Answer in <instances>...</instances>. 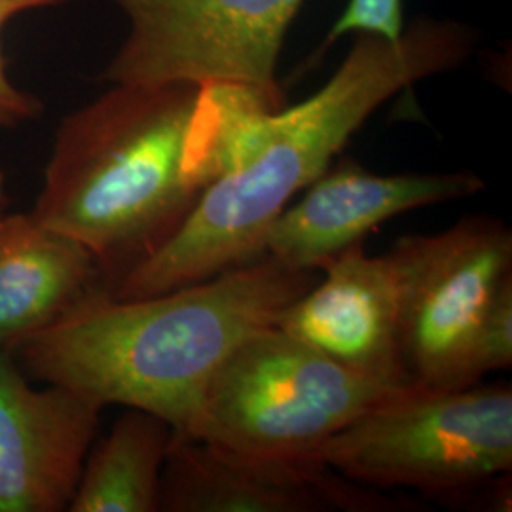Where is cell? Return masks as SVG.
Returning <instances> with one entry per match:
<instances>
[{
  "instance_id": "obj_1",
  "label": "cell",
  "mask_w": 512,
  "mask_h": 512,
  "mask_svg": "<svg viewBox=\"0 0 512 512\" xmlns=\"http://www.w3.org/2000/svg\"><path fill=\"white\" fill-rule=\"evenodd\" d=\"M315 283L313 270L260 256L165 293L118 298L99 287L10 353L42 384L143 410L188 435L232 351Z\"/></svg>"
},
{
  "instance_id": "obj_2",
  "label": "cell",
  "mask_w": 512,
  "mask_h": 512,
  "mask_svg": "<svg viewBox=\"0 0 512 512\" xmlns=\"http://www.w3.org/2000/svg\"><path fill=\"white\" fill-rule=\"evenodd\" d=\"M473 44L467 27L444 19H418L397 42L357 37L319 92L260 118L243 160L209 184L181 228L109 293H165L260 258L268 226L329 169L366 118L404 88L458 67Z\"/></svg>"
},
{
  "instance_id": "obj_3",
  "label": "cell",
  "mask_w": 512,
  "mask_h": 512,
  "mask_svg": "<svg viewBox=\"0 0 512 512\" xmlns=\"http://www.w3.org/2000/svg\"><path fill=\"white\" fill-rule=\"evenodd\" d=\"M110 86L59 124L31 211L92 253L109 291L181 228L209 186L200 86Z\"/></svg>"
},
{
  "instance_id": "obj_4",
  "label": "cell",
  "mask_w": 512,
  "mask_h": 512,
  "mask_svg": "<svg viewBox=\"0 0 512 512\" xmlns=\"http://www.w3.org/2000/svg\"><path fill=\"white\" fill-rule=\"evenodd\" d=\"M319 461L368 488L448 497L512 471L511 385H408L351 421Z\"/></svg>"
},
{
  "instance_id": "obj_5",
  "label": "cell",
  "mask_w": 512,
  "mask_h": 512,
  "mask_svg": "<svg viewBox=\"0 0 512 512\" xmlns=\"http://www.w3.org/2000/svg\"><path fill=\"white\" fill-rule=\"evenodd\" d=\"M399 389L351 372L272 325L220 366L186 437L253 458L321 463L319 452L336 433Z\"/></svg>"
},
{
  "instance_id": "obj_6",
  "label": "cell",
  "mask_w": 512,
  "mask_h": 512,
  "mask_svg": "<svg viewBox=\"0 0 512 512\" xmlns=\"http://www.w3.org/2000/svg\"><path fill=\"white\" fill-rule=\"evenodd\" d=\"M401 293L404 365L414 384H478L476 344L492 304L512 283V234L492 217H467L431 236H403L387 253Z\"/></svg>"
},
{
  "instance_id": "obj_7",
  "label": "cell",
  "mask_w": 512,
  "mask_h": 512,
  "mask_svg": "<svg viewBox=\"0 0 512 512\" xmlns=\"http://www.w3.org/2000/svg\"><path fill=\"white\" fill-rule=\"evenodd\" d=\"M129 33L103 73L109 84H234L283 107L275 71L304 0H109Z\"/></svg>"
},
{
  "instance_id": "obj_8",
  "label": "cell",
  "mask_w": 512,
  "mask_h": 512,
  "mask_svg": "<svg viewBox=\"0 0 512 512\" xmlns=\"http://www.w3.org/2000/svg\"><path fill=\"white\" fill-rule=\"evenodd\" d=\"M399 499L323 463L253 458L173 433L162 473L165 512H397ZM410 511V509H408Z\"/></svg>"
},
{
  "instance_id": "obj_9",
  "label": "cell",
  "mask_w": 512,
  "mask_h": 512,
  "mask_svg": "<svg viewBox=\"0 0 512 512\" xmlns=\"http://www.w3.org/2000/svg\"><path fill=\"white\" fill-rule=\"evenodd\" d=\"M484 186L471 171L376 175L344 160L311 183L300 202L275 217L264 232L260 256L294 270L317 272L330 258L363 243L385 220L473 196Z\"/></svg>"
},
{
  "instance_id": "obj_10",
  "label": "cell",
  "mask_w": 512,
  "mask_h": 512,
  "mask_svg": "<svg viewBox=\"0 0 512 512\" xmlns=\"http://www.w3.org/2000/svg\"><path fill=\"white\" fill-rule=\"evenodd\" d=\"M101 410L67 387H35L0 349V512L69 509Z\"/></svg>"
},
{
  "instance_id": "obj_11",
  "label": "cell",
  "mask_w": 512,
  "mask_h": 512,
  "mask_svg": "<svg viewBox=\"0 0 512 512\" xmlns=\"http://www.w3.org/2000/svg\"><path fill=\"white\" fill-rule=\"evenodd\" d=\"M325 279L279 313L275 327L368 380L412 385L401 342V293L389 256L363 243L330 258Z\"/></svg>"
},
{
  "instance_id": "obj_12",
  "label": "cell",
  "mask_w": 512,
  "mask_h": 512,
  "mask_svg": "<svg viewBox=\"0 0 512 512\" xmlns=\"http://www.w3.org/2000/svg\"><path fill=\"white\" fill-rule=\"evenodd\" d=\"M105 287L92 253L33 213L0 215V349L50 327Z\"/></svg>"
},
{
  "instance_id": "obj_13",
  "label": "cell",
  "mask_w": 512,
  "mask_h": 512,
  "mask_svg": "<svg viewBox=\"0 0 512 512\" xmlns=\"http://www.w3.org/2000/svg\"><path fill=\"white\" fill-rule=\"evenodd\" d=\"M173 439L167 421L128 408L109 435L90 448L71 512H158L162 473Z\"/></svg>"
},
{
  "instance_id": "obj_14",
  "label": "cell",
  "mask_w": 512,
  "mask_h": 512,
  "mask_svg": "<svg viewBox=\"0 0 512 512\" xmlns=\"http://www.w3.org/2000/svg\"><path fill=\"white\" fill-rule=\"evenodd\" d=\"M67 0H0V128H18L25 122L35 120L42 105L31 93L21 90L12 80L4 55V31L23 14L54 8Z\"/></svg>"
},
{
  "instance_id": "obj_15",
  "label": "cell",
  "mask_w": 512,
  "mask_h": 512,
  "mask_svg": "<svg viewBox=\"0 0 512 512\" xmlns=\"http://www.w3.org/2000/svg\"><path fill=\"white\" fill-rule=\"evenodd\" d=\"M403 16V0H349L321 50H327L334 40L344 35L397 42L406 31Z\"/></svg>"
},
{
  "instance_id": "obj_16",
  "label": "cell",
  "mask_w": 512,
  "mask_h": 512,
  "mask_svg": "<svg viewBox=\"0 0 512 512\" xmlns=\"http://www.w3.org/2000/svg\"><path fill=\"white\" fill-rule=\"evenodd\" d=\"M512 366V283L497 294L476 344V372L482 380L495 370Z\"/></svg>"
},
{
  "instance_id": "obj_17",
  "label": "cell",
  "mask_w": 512,
  "mask_h": 512,
  "mask_svg": "<svg viewBox=\"0 0 512 512\" xmlns=\"http://www.w3.org/2000/svg\"><path fill=\"white\" fill-rule=\"evenodd\" d=\"M8 209V190H6V179L4 173L0 171V215L6 213Z\"/></svg>"
}]
</instances>
